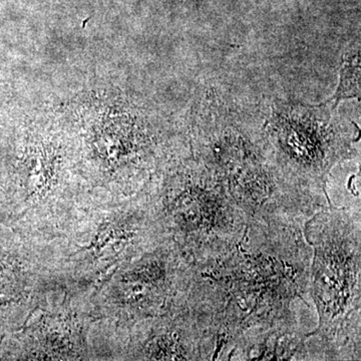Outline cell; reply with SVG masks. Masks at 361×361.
<instances>
[{
	"label": "cell",
	"instance_id": "cell-1",
	"mask_svg": "<svg viewBox=\"0 0 361 361\" xmlns=\"http://www.w3.org/2000/svg\"><path fill=\"white\" fill-rule=\"evenodd\" d=\"M304 225L249 222L238 245L197 269L190 291L217 336L215 360H230L268 332L298 327L292 305L308 293L312 260Z\"/></svg>",
	"mask_w": 361,
	"mask_h": 361
},
{
	"label": "cell",
	"instance_id": "cell-4",
	"mask_svg": "<svg viewBox=\"0 0 361 361\" xmlns=\"http://www.w3.org/2000/svg\"><path fill=\"white\" fill-rule=\"evenodd\" d=\"M316 114L317 106H310V116H273L267 128H262L263 135L271 159L285 180L329 204L330 171L360 152L353 149L356 140L344 123Z\"/></svg>",
	"mask_w": 361,
	"mask_h": 361
},
{
	"label": "cell",
	"instance_id": "cell-5",
	"mask_svg": "<svg viewBox=\"0 0 361 361\" xmlns=\"http://www.w3.org/2000/svg\"><path fill=\"white\" fill-rule=\"evenodd\" d=\"M356 99L360 101V47L353 45L342 56L341 80L336 94L326 103L337 108L342 99Z\"/></svg>",
	"mask_w": 361,
	"mask_h": 361
},
{
	"label": "cell",
	"instance_id": "cell-2",
	"mask_svg": "<svg viewBox=\"0 0 361 361\" xmlns=\"http://www.w3.org/2000/svg\"><path fill=\"white\" fill-rule=\"evenodd\" d=\"M360 206L316 212L304 225L312 248L308 293L319 323L304 339L305 360H360Z\"/></svg>",
	"mask_w": 361,
	"mask_h": 361
},
{
	"label": "cell",
	"instance_id": "cell-3",
	"mask_svg": "<svg viewBox=\"0 0 361 361\" xmlns=\"http://www.w3.org/2000/svg\"><path fill=\"white\" fill-rule=\"evenodd\" d=\"M158 213L172 243L198 270L238 245L248 225L224 183L198 160L187 163L168 182Z\"/></svg>",
	"mask_w": 361,
	"mask_h": 361
}]
</instances>
